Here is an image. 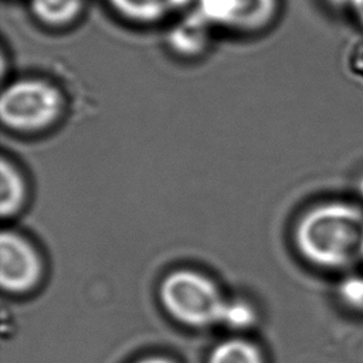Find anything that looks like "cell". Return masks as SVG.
Segmentation results:
<instances>
[{"instance_id":"6da1fadb","label":"cell","mask_w":363,"mask_h":363,"mask_svg":"<svg viewBox=\"0 0 363 363\" xmlns=\"http://www.w3.org/2000/svg\"><path fill=\"white\" fill-rule=\"evenodd\" d=\"M294 240L315 267L347 268L363 258V210L345 201L319 204L299 218Z\"/></svg>"},{"instance_id":"7a4b0ae2","label":"cell","mask_w":363,"mask_h":363,"mask_svg":"<svg viewBox=\"0 0 363 363\" xmlns=\"http://www.w3.org/2000/svg\"><path fill=\"white\" fill-rule=\"evenodd\" d=\"M159 295L166 312L190 328L223 325L230 302L207 275L191 269L169 274L160 284Z\"/></svg>"},{"instance_id":"3957f363","label":"cell","mask_w":363,"mask_h":363,"mask_svg":"<svg viewBox=\"0 0 363 363\" xmlns=\"http://www.w3.org/2000/svg\"><path fill=\"white\" fill-rule=\"evenodd\" d=\"M62 104V95L54 84L40 78H21L1 92V122L13 130L37 132L58 119Z\"/></svg>"},{"instance_id":"277c9868","label":"cell","mask_w":363,"mask_h":363,"mask_svg":"<svg viewBox=\"0 0 363 363\" xmlns=\"http://www.w3.org/2000/svg\"><path fill=\"white\" fill-rule=\"evenodd\" d=\"M193 4L213 28L241 34L268 28L279 11V0H193Z\"/></svg>"},{"instance_id":"5b68a950","label":"cell","mask_w":363,"mask_h":363,"mask_svg":"<svg viewBox=\"0 0 363 363\" xmlns=\"http://www.w3.org/2000/svg\"><path fill=\"white\" fill-rule=\"evenodd\" d=\"M43 262L35 248L14 231L0 237V284L3 291L23 294L40 282Z\"/></svg>"},{"instance_id":"8992f818","label":"cell","mask_w":363,"mask_h":363,"mask_svg":"<svg viewBox=\"0 0 363 363\" xmlns=\"http://www.w3.org/2000/svg\"><path fill=\"white\" fill-rule=\"evenodd\" d=\"M213 27L194 10L183 13L166 33V43L172 52L183 58L201 55L210 43Z\"/></svg>"},{"instance_id":"52a82bcc","label":"cell","mask_w":363,"mask_h":363,"mask_svg":"<svg viewBox=\"0 0 363 363\" xmlns=\"http://www.w3.org/2000/svg\"><path fill=\"white\" fill-rule=\"evenodd\" d=\"M126 21L150 26L169 18L191 0H105Z\"/></svg>"},{"instance_id":"ba28073f","label":"cell","mask_w":363,"mask_h":363,"mask_svg":"<svg viewBox=\"0 0 363 363\" xmlns=\"http://www.w3.org/2000/svg\"><path fill=\"white\" fill-rule=\"evenodd\" d=\"M86 0H28L33 18L47 28H67L79 20Z\"/></svg>"},{"instance_id":"9c48e42d","label":"cell","mask_w":363,"mask_h":363,"mask_svg":"<svg viewBox=\"0 0 363 363\" xmlns=\"http://www.w3.org/2000/svg\"><path fill=\"white\" fill-rule=\"evenodd\" d=\"M26 200V184L17 167L6 159L0 163V213L3 217L17 214Z\"/></svg>"},{"instance_id":"30bf717a","label":"cell","mask_w":363,"mask_h":363,"mask_svg":"<svg viewBox=\"0 0 363 363\" xmlns=\"http://www.w3.org/2000/svg\"><path fill=\"white\" fill-rule=\"evenodd\" d=\"M207 363H264V357L254 343L231 337L211 350Z\"/></svg>"},{"instance_id":"8fae6325","label":"cell","mask_w":363,"mask_h":363,"mask_svg":"<svg viewBox=\"0 0 363 363\" xmlns=\"http://www.w3.org/2000/svg\"><path fill=\"white\" fill-rule=\"evenodd\" d=\"M254 322L255 311L248 302L242 299H230L223 326L235 330H242L250 328Z\"/></svg>"},{"instance_id":"7c38bea8","label":"cell","mask_w":363,"mask_h":363,"mask_svg":"<svg viewBox=\"0 0 363 363\" xmlns=\"http://www.w3.org/2000/svg\"><path fill=\"white\" fill-rule=\"evenodd\" d=\"M340 288L342 299L350 306H363V278L354 275L343 281Z\"/></svg>"},{"instance_id":"4fadbf2b","label":"cell","mask_w":363,"mask_h":363,"mask_svg":"<svg viewBox=\"0 0 363 363\" xmlns=\"http://www.w3.org/2000/svg\"><path fill=\"white\" fill-rule=\"evenodd\" d=\"M350 11L353 13L357 23L363 27V0H354Z\"/></svg>"},{"instance_id":"5bb4252c","label":"cell","mask_w":363,"mask_h":363,"mask_svg":"<svg viewBox=\"0 0 363 363\" xmlns=\"http://www.w3.org/2000/svg\"><path fill=\"white\" fill-rule=\"evenodd\" d=\"M326 1L329 6L337 10H350L354 3V0H326Z\"/></svg>"},{"instance_id":"9a60e30c","label":"cell","mask_w":363,"mask_h":363,"mask_svg":"<svg viewBox=\"0 0 363 363\" xmlns=\"http://www.w3.org/2000/svg\"><path fill=\"white\" fill-rule=\"evenodd\" d=\"M135 363H174V362L164 356H149V357H143Z\"/></svg>"},{"instance_id":"2e32d148","label":"cell","mask_w":363,"mask_h":363,"mask_svg":"<svg viewBox=\"0 0 363 363\" xmlns=\"http://www.w3.org/2000/svg\"><path fill=\"white\" fill-rule=\"evenodd\" d=\"M359 190H360V193H362V196H363V179H362V182H360V184H359Z\"/></svg>"}]
</instances>
